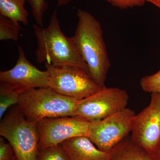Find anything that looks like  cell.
Masks as SVG:
<instances>
[{
    "instance_id": "7c38bea8",
    "label": "cell",
    "mask_w": 160,
    "mask_h": 160,
    "mask_svg": "<svg viewBox=\"0 0 160 160\" xmlns=\"http://www.w3.org/2000/svg\"><path fill=\"white\" fill-rule=\"evenodd\" d=\"M109 160H153L131 138H126L109 151Z\"/></svg>"
},
{
    "instance_id": "44dd1931",
    "label": "cell",
    "mask_w": 160,
    "mask_h": 160,
    "mask_svg": "<svg viewBox=\"0 0 160 160\" xmlns=\"http://www.w3.org/2000/svg\"><path fill=\"white\" fill-rule=\"evenodd\" d=\"M153 160H160V143L156 153L151 157Z\"/></svg>"
},
{
    "instance_id": "603a6c76",
    "label": "cell",
    "mask_w": 160,
    "mask_h": 160,
    "mask_svg": "<svg viewBox=\"0 0 160 160\" xmlns=\"http://www.w3.org/2000/svg\"><path fill=\"white\" fill-rule=\"evenodd\" d=\"M12 160H18L17 158L15 156H14V157H13V158H12Z\"/></svg>"
},
{
    "instance_id": "3957f363",
    "label": "cell",
    "mask_w": 160,
    "mask_h": 160,
    "mask_svg": "<svg viewBox=\"0 0 160 160\" xmlns=\"http://www.w3.org/2000/svg\"><path fill=\"white\" fill-rule=\"evenodd\" d=\"M78 101L50 87L29 89L20 95L18 108L26 119L38 122L46 118L74 116Z\"/></svg>"
},
{
    "instance_id": "7402d4cb",
    "label": "cell",
    "mask_w": 160,
    "mask_h": 160,
    "mask_svg": "<svg viewBox=\"0 0 160 160\" xmlns=\"http://www.w3.org/2000/svg\"><path fill=\"white\" fill-rule=\"evenodd\" d=\"M146 2L153 4L160 9V0H146Z\"/></svg>"
},
{
    "instance_id": "e0dca14e",
    "label": "cell",
    "mask_w": 160,
    "mask_h": 160,
    "mask_svg": "<svg viewBox=\"0 0 160 160\" xmlns=\"http://www.w3.org/2000/svg\"><path fill=\"white\" fill-rule=\"evenodd\" d=\"M140 84L145 92L160 93V69L154 74L141 78Z\"/></svg>"
},
{
    "instance_id": "4fadbf2b",
    "label": "cell",
    "mask_w": 160,
    "mask_h": 160,
    "mask_svg": "<svg viewBox=\"0 0 160 160\" xmlns=\"http://www.w3.org/2000/svg\"><path fill=\"white\" fill-rule=\"evenodd\" d=\"M27 0H0V15L6 17L15 22L29 24V12L25 8Z\"/></svg>"
},
{
    "instance_id": "8992f818",
    "label": "cell",
    "mask_w": 160,
    "mask_h": 160,
    "mask_svg": "<svg viewBox=\"0 0 160 160\" xmlns=\"http://www.w3.org/2000/svg\"><path fill=\"white\" fill-rule=\"evenodd\" d=\"M129 98L126 90L106 86L78 101L73 117L89 122H98L127 108Z\"/></svg>"
},
{
    "instance_id": "30bf717a",
    "label": "cell",
    "mask_w": 160,
    "mask_h": 160,
    "mask_svg": "<svg viewBox=\"0 0 160 160\" xmlns=\"http://www.w3.org/2000/svg\"><path fill=\"white\" fill-rule=\"evenodd\" d=\"M89 122L72 117L46 118L38 121L39 151L76 137L87 136Z\"/></svg>"
},
{
    "instance_id": "277c9868",
    "label": "cell",
    "mask_w": 160,
    "mask_h": 160,
    "mask_svg": "<svg viewBox=\"0 0 160 160\" xmlns=\"http://www.w3.org/2000/svg\"><path fill=\"white\" fill-rule=\"evenodd\" d=\"M37 122L26 119L17 106L1 120L0 135L12 146L18 160H37L39 141Z\"/></svg>"
},
{
    "instance_id": "ba28073f",
    "label": "cell",
    "mask_w": 160,
    "mask_h": 160,
    "mask_svg": "<svg viewBox=\"0 0 160 160\" xmlns=\"http://www.w3.org/2000/svg\"><path fill=\"white\" fill-rule=\"evenodd\" d=\"M18 50V58L14 66L0 72V94L12 91L23 93L34 88L49 87L48 71H42L32 65L21 46Z\"/></svg>"
},
{
    "instance_id": "9c48e42d",
    "label": "cell",
    "mask_w": 160,
    "mask_h": 160,
    "mask_svg": "<svg viewBox=\"0 0 160 160\" xmlns=\"http://www.w3.org/2000/svg\"><path fill=\"white\" fill-rule=\"evenodd\" d=\"M130 138L150 156L154 155L160 143V93H151L149 105L136 115Z\"/></svg>"
},
{
    "instance_id": "9a60e30c",
    "label": "cell",
    "mask_w": 160,
    "mask_h": 160,
    "mask_svg": "<svg viewBox=\"0 0 160 160\" xmlns=\"http://www.w3.org/2000/svg\"><path fill=\"white\" fill-rule=\"evenodd\" d=\"M72 0H58V6H65L71 2ZM31 6L32 13L37 25L44 27L43 19L45 13L49 8V3L46 0H27Z\"/></svg>"
},
{
    "instance_id": "7a4b0ae2",
    "label": "cell",
    "mask_w": 160,
    "mask_h": 160,
    "mask_svg": "<svg viewBox=\"0 0 160 160\" xmlns=\"http://www.w3.org/2000/svg\"><path fill=\"white\" fill-rule=\"evenodd\" d=\"M32 28L37 42L35 56L38 63L75 66L89 73L88 66L72 38L67 37L62 31L57 10L52 12L47 27L34 24Z\"/></svg>"
},
{
    "instance_id": "5bb4252c",
    "label": "cell",
    "mask_w": 160,
    "mask_h": 160,
    "mask_svg": "<svg viewBox=\"0 0 160 160\" xmlns=\"http://www.w3.org/2000/svg\"><path fill=\"white\" fill-rule=\"evenodd\" d=\"M22 29L19 22L0 15V40H18L21 30Z\"/></svg>"
},
{
    "instance_id": "6da1fadb",
    "label": "cell",
    "mask_w": 160,
    "mask_h": 160,
    "mask_svg": "<svg viewBox=\"0 0 160 160\" xmlns=\"http://www.w3.org/2000/svg\"><path fill=\"white\" fill-rule=\"evenodd\" d=\"M77 15V26L72 38L88 66L92 78L101 88H104L110 62L102 25L86 10L78 9Z\"/></svg>"
},
{
    "instance_id": "8fae6325",
    "label": "cell",
    "mask_w": 160,
    "mask_h": 160,
    "mask_svg": "<svg viewBox=\"0 0 160 160\" xmlns=\"http://www.w3.org/2000/svg\"><path fill=\"white\" fill-rule=\"evenodd\" d=\"M70 160H109V152L98 149L86 136L76 137L61 144Z\"/></svg>"
},
{
    "instance_id": "ffe728a7",
    "label": "cell",
    "mask_w": 160,
    "mask_h": 160,
    "mask_svg": "<svg viewBox=\"0 0 160 160\" xmlns=\"http://www.w3.org/2000/svg\"><path fill=\"white\" fill-rule=\"evenodd\" d=\"M14 151L11 144L6 142L4 138H0V160H12Z\"/></svg>"
},
{
    "instance_id": "ac0fdd59",
    "label": "cell",
    "mask_w": 160,
    "mask_h": 160,
    "mask_svg": "<svg viewBox=\"0 0 160 160\" xmlns=\"http://www.w3.org/2000/svg\"><path fill=\"white\" fill-rule=\"evenodd\" d=\"M19 91H12L5 94H0V118L2 119L4 113L9 107L18 103L20 95Z\"/></svg>"
},
{
    "instance_id": "52a82bcc",
    "label": "cell",
    "mask_w": 160,
    "mask_h": 160,
    "mask_svg": "<svg viewBox=\"0 0 160 160\" xmlns=\"http://www.w3.org/2000/svg\"><path fill=\"white\" fill-rule=\"evenodd\" d=\"M136 115L134 110L126 108L104 119L89 122L87 136L98 149L109 152L131 132Z\"/></svg>"
},
{
    "instance_id": "d6986e66",
    "label": "cell",
    "mask_w": 160,
    "mask_h": 160,
    "mask_svg": "<svg viewBox=\"0 0 160 160\" xmlns=\"http://www.w3.org/2000/svg\"><path fill=\"white\" fill-rule=\"evenodd\" d=\"M112 6L119 9H130L141 7L145 5L146 0H105Z\"/></svg>"
},
{
    "instance_id": "5b68a950",
    "label": "cell",
    "mask_w": 160,
    "mask_h": 160,
    "mask_svg": "<svg viewBox=\"0 0 160 160\" xmlns=\"http://www.w3.org/2000/svg\"><path fill=\"white\" fill-rule=\"evenodd\" d=\"M49 74V86L60 94L80 101L102 89L89 72L79 67L45 63Z\"/></svg>"
},
{
    "instance_id": "2e32d148",
    "label": "cell",
    "mask_w": 160,
    "mask_h": 160,
    "mask_svg": "<svg viewBox=\"0 0 160 160\" xmlns=\"http://www.w3.org/2000/svg\"><path fill=\"white\" fill-rule=\"evenodd\" d=\"M37 160H70L61 144L39 151Z\"/></svg>"
}]
</instances>
